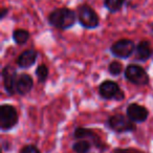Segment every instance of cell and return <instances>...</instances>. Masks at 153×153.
Segmentation results:
<instances>
[{
    "label": "cell",
    "mask_w": 153,
    "mask_h": 153,
    "mask_svg": "<svg viewBox=\"0 0 153 153\" xmlns=\"http://www.w3.org/2000/svg\"><path fill=\"white\" fill-rule=\"evenodd\" d=\"M76 13L67 7H59L55 9L49 13L47 20L51 26L58 30H69L76 24Z\"/></svg>",
    "instance_id": "1"
},
{
    "label": "cell",
    "mask_w": 153,
    "mask_h": 153,
    "mask_svg": "<svg viewBox=\"0 0 153 153\" xmlns=\"http://www.w3.org/2000/svg\"><path fill=\"white\" fill-rule=\"evenodd\" d=\"M76 18L78 21L86 30H94L100 25V18L97 12L90 5L83 3L76 9Z\"/></svg>",
    "instance_id": "2"
},
{
    "label": "cell",
    "mask_w": 153,
    "mask_h": 153,
    "mask_svg": "<svg viewBox=\"0 0 153 153\" xmlns=\"http://www.w3.org/2000/svg\"><path fill=\"white\" fill-rule=\"evenodd\" d=\"M106 126L117 133H127V132H134L136 130L135 123H133L127 115L121 113L109 117L106 120Z\"/></svg>",
    "instance_id": "3"
},
{
    "label": "cell",
    "mask_w": 153,
    "mask_h": 153,
    "mask_svg": "<svg viewBox=\"0 0 153 153\" xmlns=\"http://www.w3.org/2000/svg\"><path fill=\"white\" fill-rule=\"evenodd\" d=\"M19 115L17 109L10 104H3L0 106V129L2 131H9L18 125Z\"/></svg>",
    "instance_id": "4"
},
{
    "label": "cell",
    "mask_w": 153,
    "mask_h": 153,
    "mask_svg": "<svg viewBox=\"0 0 153 153\" xmlns=\"http://www.w3.org/2000/svg\"><path fill=\"white\" fill-rule=\"evenodd\" d=\"M124 76L127 81L137 86L148 85L150 82L149 74L142 66L137 65V64H129L126 66Z\"/></svg>",
    "instance_id": "5"
},
{
    "label": "cell",
    "mask_w": 153,
    "mask_h": 153,
    "mask_svg": "<svg viewBox=\"0 0 153 153\" xmlns=\"http://www.w3.org/2000/svg\"><path fill=\"white\" fill-rule=\"evenodd\" d=\"M99 94L103 100L123 101L125 94L121 89L120 85L112 80H105L99 86Z\"/></svg>",
    "instance_id": "6"
},
{
    "label": "cell",
    "mask_w": 153,
    "mask_h": 153,
    "mask_svg": "<svg viewBox=\"0 0 153 153\" xmlns=\"http://www.w3.org/2000/svg\"><path fill=\"white\" fill-rule=\"evenodd\" d=\"M74 138L76 140H87L92 144L94 148L100 150L101 152L105 151L107 149V145L101 140V137L90 128L85 127H76L72 134Z\"/></svg>",
    "instance_id": "7"
},
{
    "label": "cell",
    "mask_w": 153,
    "mask_h": 153,
    "mask_svg": "<svg viewBox=\"0 0 153 153\" xmlns=\"http://www.w3.org/2000/svg\"><path fill=\"white\" fill-rule=\"evenodd\" d=\"M136 45L130 39H120L114 42L110 47V51L115 58L128 59L135 53Z\"/></svg>",
    "instance_id": "8"
},
{
    "label": "cell",
    "mask_w": 153,
    "mask_h": 153,
    "mask_svg": "<svg viewBox=\"0 0 153 153\" xmlns=\"http://www.w3.org/2000/svg\"><path fill=\"white\" fill-rule=\"evenodd\" d=\"M17 70L11 65H7L3 67L1 71V76H2L3 87L4 90L9 96H13L16 94L15 91V82L17 78Z\"/></svg>",
    "instance_id": "9"
},
{
    "label": "cell",
    "mask_w": 153,
    "mask_h": 153,
    "mask_svg": "<svg viewBox=\"0 0 153 153\" xmlns=\"http://www.w3.org/2000/svg\"><path fill=\"white\" fill-rule=\"evenodd\" d=\"M126 115L131 120L133 123H144L149 117V111L143 105L137 103H131L127 106Z\"/></svg>",
    "instance_id": "10"
},
{
    "label": "cell",
    "mask_w": 153,
    "mask_h": 153,
    "mask_svg": "<svg viewBox=\"0 0 153 153\" xmlns=\"http://www.w3.org/2000/svg\"><path fill=\"white\" fill-rule=\"evenodd\" d=\"M34 86V80L28 74H18L15 82V91L20 96H25L30 92Z\"/></svg>",
    "instance_id": "11"
},
{
    "label": "cell",
    "mask_w": 153,
    "mask_h": 153,
    "mask_svg": "<svg viewBox=\"0 0 153 153\" xmlns=\"http://www.w3.org/2000/svg\"><path fill=\"white\" fill-rule=\"evenodd\" d=\"M37 58H38V51L36 49H27L18 56L16 63L21 69H27L36 63Z\"/></svg>",
    "instance_id": "12"
},
{
    "label": "cell",
    "mask_w": 153,
    "mask_h": 153,
    "mask_svg": "<svg viewBox=\"0 0 153 153\" xmlns=\"http://www.w3.org/2000/svg\"><path fill=\"white\" fill-rule=\"evenodd\" d=\"M135 59L138 61H148L151 57L153 56V48L151 46V44L149 43V41L147 40H142L140 41L135 48Z\"/></svg>",
    "instance_id": "13"
},
{
    "label": "cell",
    "mask_w": 153,
    "mask_h": 153,
    "mask_svg": "<svg viewBox=\"0 0 153 153\" xmlns=\"http://www.w3.org/2000/svg\"><path fill=\"white\" fill-rule=\"evenodd\" d=\"M12 37H13V40L16 44L23 45L28 41L30 35V32H28V30H23V28H17V30H15L13 32Z\"/></svg>",
    "instance_id": "14"
},
{
    "label": "cell",
    "mask_w": 153,
    "mask_h": 153,
    "mask_svg": "<svg viewBox=\"0 0 153 153\" xmlns=\"http://www.w3.org/2000/svg\"><path fill=\"white\" fill-rule=\"evenodd\" d=\"M92 144L87 140H78L72 144V150L74 153H88L92 148Z\"/></svg>",
    "instance_id": "15"
},
{
    "label": "cell",
    "mask_w": 153,
    "mask_h": 153,
    "mask_svg": "<svg viewBox=\"0 0 153 153\" xmlns=\"http://www.w3.org/2000/svg\"><path fill=\"white\" fill-rule=\"evenodd\" d=\"M125 2L126 0H104V5L108 10V12L117 13V12L121 11Z\"/></svg>",
    "instance_id": "16"
},
{
    "label": "cell",
    "mask_w": 153,
    "mask_h": 153,
    "mask_svg": "<svg viewBox=\"0 0 153 153\" xmlns=\"http://www.w3.org/2000/svg\"><path fill=\"white\" fill-rule=\"evenodd\" d=\"M35 74H36V76H37V79H38L39 83H44L47 80L48 74H49L48 67H47L45 64H40V65L37 66Z\"/></svg>",
    "instance_id": "17"
},
{
    "label": "cell",
    "mask_w": 153,
    "mask_h": 153,
    "mask_svg": "<svg viewBox=\"0 0 153 153\" xmlns=\"http://www.w3.org/2000/svg\"><path fill=\"white\" fill-rule=\"evenodd\" d=\"M108 71H109V74L113 76H120V74H122V71H123V64L117 61L110 62L108 65Z\"/></svg>",
    "instance_id": "18"
},
{
    "label": "cell",
    "mask_w": 153,
    "mask_h": 153,
    "mask_svg": "<svg viewBox=\"0 0 153 153\" xmlns=\"http://www.w3.org/2000/svg\"><path fill=\"white\" fill-rule=\"evenodd\" d=\"M19 153H41V151L39 150V148L35 145H25L20 149Z\"/></svg>",
    "instance_id": "19"
},
{
    "label": "cell",
    "mask_w": 153,
    "mask_h": 153,
    "mask_svg": "<svg viewBox=\"0 0 153 153\" xmlns=\"http://www.w3.org/2000/svg\"><path fill=\"white\" fill-rule=\"evenodd\" d=\"M111 153H144V152L133 148H115L111 151Z\"/></svg>",
    "instance_id": "20"
},
{
    "label": "cell",
    "mask_w": 153,
    "mask_h": 153,
    "mask_svg": "<svg viewBox=\"0 0 153 153\" xmlns=\"http://www.w3.org/2000/svg\"><path fill=\"white\" fill-rule=\"evenodd\" d=\"M7 13H9V9H7V7H1V11H0V19L2 20L3 18L7 16Z\"/></svg>",
    "instance_id": "21"
},
{
    "label": "cell",
    "mask_w": 153,
    "mask_h": 153,
    "mask_svg": "<svg viewBox=\"0 0 153 153\" xmlns=\"http://www.w3.org/2000/svg\"><path fill=\"white\" fill-rule=\"evenodd\" d=\"M11 143H9V142H4V140H3L2 142V149L4 151H9L10 149H11Z\"/></svg>",
    "instance_id": "22"
},
{
    "label": "cell",
    "mask_w": 153,
    "mask_h": 153,
    "mask_svg": "<svg viewBox=\"0 0 153 153\" xmlns=\"http://www.w3.org/2000/svg\"><path fill=\"white\" fill-rule=\"evenodd\" d=\"M150 28H151V33L153 34V23H151V24H150Z\"/></svg>",
    "instance_id": "23"
}]
</instances>
